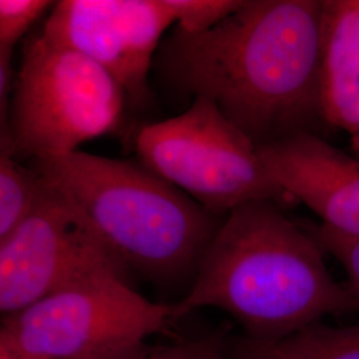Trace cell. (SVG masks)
Returning <instances> with one entry per match:
<instances>
[{
  "instance_id": "obj_9",
  "label": "cell",
  "mask_w": 359,
  "mask_h": 359,
  "mask_svg": "<svg viewBox=\"0 0 359 359\" xmlns=\"http://www.w3.org/2000/svg\"><path fill=\"white\" fill-rule=\"evenodd\" d=\"M270 177L322 226L359 238V158L316 133H298L257 147Z\"/></svg>"
},
{
  "instance_id": "obj_15",
  "label": "cell",
  "mask_w": 359,
  "mask_h": 359,
  "mask_svg": "<svg viewBox=\"0 0 359 359\" xmlns=\"http://www.w3.org/2000/svg\"><path fill=\"white\" fill-rule=\"evenodd\" d=\"M327 255L334 257L347 274V289L359 313V238L330 231L325 226L310 228Z\"/></svg>"
},
{
  "instance_id": "obj_11",
  "label": "cell",
  "mask_w": 359,
  "mask_h": 359,
  "mask_svg": "<svg viewBox=\"0 0 359 359\" xmlns=\"http://www.w3.org/2000/svg\"><path fill=\"white\" fill-rule=\"evenodd\" d=\"M228 359H359V323H316L278 339L234 337L225 342Z\"/></svg>"
},
{
  "instance_id": "obj_3",
  "label": "cell",
  "mask_w": 359,
  "mask_h": 359,
  "mask_svg": "<svg viewBox=\"0 0 359 359\" xmlns=\"http://www.w3.org/2000/svg\"><path fill=\"white\" fill-rule=\"evenodd\" d=\"M31 168L86 215L128 271L154 281L196 274L224 221L144 164L77 151Z\"/></svg>"
},
{
  "instance_id": "obj_6",
  "label": "cell",
  "mask_w": 359,
  "mask_h": 359,
  "mask_svg": "<svg viewBox=\"0 0 359 359\" xmlns=\"http://www.w3.org/2000/svg\"><path fill=\"white\" fill-rule=\"evenodd\" d=\"M173 322L170 305L103 274L3 317L0 342L44 359H104L142 346Z\"/></svg>"
},
{
  "instance_id": "obj_18",
  "label": "cell",
  "mask_w": 359,
  "mask_h": 359,
  "mask_svg": "<svg viewBox=\"0 0 359 359\" xmlns=\"http://www.w3.org/2000/svg\"><path fill=\"white\" fill-rule=\"evenodd\" d=\"M0 359H44L32 355L26 351H22L8 344L0 342Z\"/></svg>"
},
{
  "instance_id": "obj_10",
  "label": "cell",
  "mask_w": 359,
  "mask_h": 359,
  "mask_svg": "<svg viewBox=\"0 0 359 359\" xmlns=\"http://www.w3.org/2000/svg\"><path fill=\"white\" fill-rule=\"evenodd\" d=\"M321 96L329 128L359 130V0H322Z\"/></svg>"
},
{
  "instance_id": "obj_5",
  "label": "cell",
  "mask_w": 359,
  "mask_h": 359,
  "mask_svg": "<svg viewBox=\"0 0 359 359\" xmlns=\"http://www.w3.org/2000/svg\"><path fill=\"white\" fill-rule=\"evenodd\" d=\"M136 148L142 164L219 217L253 201L298 204L270 177L256 144L204 97L181 115L145 126Z\"/></svg>"
},
{
  "instance_id": "obj_1",
  "label": "cell",
  "mask_w": 359,
  "mask_h": 359,
  "mask_svg": "<svg viewBox=\"0 0 359 359\" xmlns=\"http://www.w3.org/2000/svg\"><path fill=\"white\" fill-rule=\"evenodd\" d=\"M322 0H244L216 26L176 27L158 67L187 95L216 104L257 147L323 136Z\"/></svg>"
},
{
  "instance_id": "obj_13",
  "label": "cell",
  "mask_w": 359,
  "mask_h": 359,
  "mask_svg": "<svg viewBox=\"0 0 359 359\" xmlns=\"http://www.w3.org/2000/svg\"><path fill=\"white\" fill-rule=\"evenodd\" d=\"M177 28L198 34L238 10L244 0H165Z\"/></svg>"
},
{
  "instance_id": "obj_14",
  "label": "cell",
  "mask_w": 359,
  "mask_h": 359,
  "mask_svg": "<svg viewBox=\"0 0 359 359\" xmlns=\"http://www.w3.org/2000/svg\"><path fill=\"white\" fill-rule=\"evenodd\" d=\"M47 0H0V50H13L39 18L53 7Z\"/></svg>"
},
{
  "instance_id": "obj_17",
  "label": "cell",
  "mask_w": 359,
  "mask_h": 359,
  "mask_svg": "<svg viewBox=\"0 0 359 359\" xmlns=\"http://www.w3.org/2000/svg\"><path fill=\"white\" fill-rule=\"evenodd\" d=\"M158 354L160 348H148L145 345H142L104 359H157Z\"/></svg>"
},
{
  "instance_id": "obj_16",
  "label": "cell",
  "mask_w": 359,
  "mask_h": 359,
  "mask_svg": "<svg viewBox=\"0 0 359 359\" xmlns=\"http://www.w3.org/2000/svg\"><path fill=\"white\" fill-rule=\"evenodd\" d=\"M157 359H228L225 354V342L206 341L196 344H184L179 346L160 348Z\"/></svg>"
},
{
  "instance_id": "obj_19",
  "label": "cell",
  "mask_w": 359,
  "mask_h": 359,
  "mask_svg": "<svg viewBox=\"0 0 359 359\" xmlns=\"http://www.w3.org/2000/svg\"><path fill=\"white\" fill-rule=\"evenodd\" d=\"M351 152L353 156H355L357 158H359V130H357L354 135H351Z\"/></svg>"
},
{
  "instance_id": "obj_4",
  "label": "cell",
  "mask_w": 359,
  "mask_h": 359,
  "mask_svg": "<svg viewBox=\"0 0 359 359\" xmlns=\"http://www.w3.org/2000/svg\"><path fill=\"white\" fill-rule=\"evenodd\" d=\"M127 96L87 56L43 34L23 51L1 154L44 160L118 128Z\"/></svg>"
},
{
  "instance_id": "obj_8",
  "label": "cell",
  "mask_w": 359,
  "mask_h": 359,
  "mask_svg": "<svg viewBox=\"0 0 359 359\" xmlns=\"http://www.w3.org/2000/svg\"><path fill=\"white\" fill-rule=\"evenodd\" d=\"M175 23L165 0H62L43 35L100 65L133 105L148 102V75L163 34Z\"/></svg>"
},
{
  "instance_id": "obj_7",
  "label": "cell",
  "mask_w": 359,
  "mask_h": 359,
  "mask_svg": "<svg viewBox=\"0 0 359 359\" xmlns=\"http://www.w3.org/2000/svg\"><path fill=\"white\" fill-rule=\"evenodd\" d=\"M128 273L86 215L41 180L31 213L0 241V311L6 317L93 277Z\"/></svg>"
},
{
  "instance_id": "obj_2",
  "label": "cell",
  "mask_w": 359,
  "mask_h": 359,
  "mask_svg": "<svg viewBox=\"0 0 359 359\" xmlns=\"http://www.w3.org/2000/svg\"><path fill=\"white\" fill-rule=\"evenodd\" d=\"M325 255L311 229L287 217L283 206H237L208 245L188 294L170 305L173 321L197 309H221L241 325L245 337L278 339L326 316L355 311Z\"/></svg>"
},
{
  "instance_id": "obj_12",
  "label": "cell",
  "mask_w": 359,
  "mask_h": 359,
  "mask_svg": "<svg viewBox=\"0 0 359 359\" xmlns=\"http://www.w3.org/2000/svg\"><path fill=\"white\" fill-rule=\"evenodd\" d=\"M41 180L8 154L0 156V241L7 238L31 213Z\"/></svg>"
}]
</instances>
